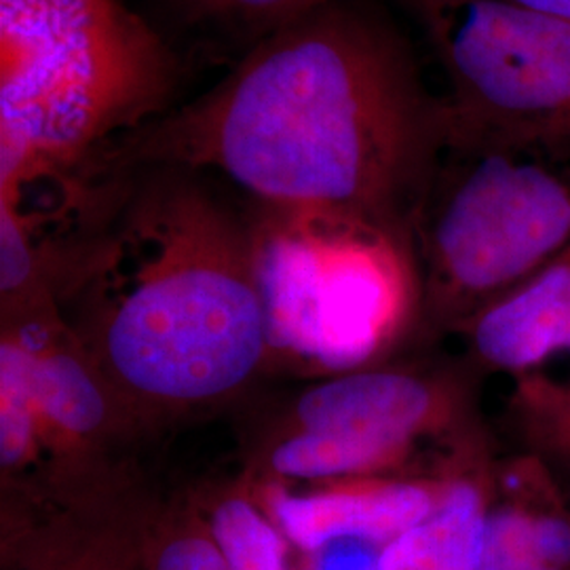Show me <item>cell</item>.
<instances>
[{"label":"cell","instance_id":"cell-18","mask_svg":"<svg viewBox=\"0 0 570 570\" xmlns=\"http://www.w3.org/2000/svg\"><path fill=\"white\" fill-rule=\"evenodd\" d=\"M505 2L529 11H537L553 20L564 21L570 26V0H505Z\"/></svg>","mask_w":570,"mask_h":570},{"label":"cell","instance_id":"cell-11","mask_svg":"<svg viewBox=\"0 0 570 570\" xmlns=\"http://www.w3.org/2000/svg\"><path fill=\"white\" fill-rule=\"evenodd\" d=\"M494 478L480 438L461 452L442 503L383 548L381 570H480Z\"/></svg>","mask_w":570,"mask_h":570},{"label":"cell","instance_id":"cell-4","mask_svg":"<svg viewBox=\"0 0 570 570\" xmlns=\"http://www.w3.org/2000/svg\"><path fill=\"white\" fill-rule=\"evenodd\" d=\"M414 216L421 313L456 330L570 247V157L537 146L444 148Z\"/></svg>","mask_w":570,"mask_h":570},{"label":"cell","instance_id":"cell-5","mask_svg":"<svg viewBox=\"0 0 570 570\" xmlns=\"http://www.w3.org/2000/svg\"><path fill=\"white\" fill-rule=\"evenodd\" d=\"M252 228L271 362L364 367L421 311L410 233L268 207Z\"/></svg>","mask_w":570,"mask_h":570},{"label":"cell","instance_id":"cell-10","mask_svg":"<svg viewBox=\"0 0 570 570\" xmlns=\"http://www.w3.org/2000/svg\"><path fill=\"white\" fill-rule=\"evenodd\" d=\"M9 570H146V513L115 503L20 518L4 537Z\"/></svg>","mask_w":570,"mask_h":570},{"label":"cell","instance_id":"cell-7","mask_svg":"<svg viewBox=\"0 0 570 570\" xmlns=\"http://www.w3.org/2000/svg\"><path fill=\"white\" fill-rule=\"evenodd\" d=\"M279 431L338 433L412 450L423 440L478 433L465 379L406 367L332 374L292 402Z\"/></svg>","mask_w":570,"mask_h":570},{"label":"cell","instance_id":"cell-12","mask_svg":"<svg viewBox=\"0 0 570 570\" xmlns=\"http://www.w3.org/2000/svg\"><path fill=\"white\" fill-rule=\"evenodd\" d=\"M416 450L338 433L277 431L258 456L249 480L282 484H320L346 478L391 475L412 471Z\"/></svg>","mask_w":570,"mask_h":570},{"label":"cell","instance_id":"cell-9","mask_svg":"<svg viewBox=\"0 0 570 570\" xmlns=\"http://www.w3.org/2000/svg\"><path fill=\"white\" fill-rule=\"evenodd\" d=\"M461 332L475 366L515 379L570 353V247L484 306Z\"/></svg>","mask_w":570,"mask_h":570},{"label":"cell","instance_id":"cell-3","mask_svg":"<svg viewBox=\"0 0 570 570\" xmlns=\"http://www.w3.org/2000/svg\"><path fill=\"white\" fill-rule=\"evenodd\" d=\"M176 75L122 0H0V184L81 164L157 119Z\"/></svg>","mask_w":570,"mask_h":570},{"label":"cell","instance_id":"cell-14","mask_svg":"<svg viewBox=\"0 0 570 570\" xmlns=\"http://www.w3.org/2000/svg\"><path fill=\"white\" fill-rule=\"evenodd\" d=\"M146 570H230L197 508L146 515Z\"/></svg>","mask_w":570,"mask_h":570},{"label":"cell","instance_id":"cell-15","mask_svg":"<svg viewBox=\"0 0 570 570\" xmlns=\"http://www.w3.org/2000/svg\"><path fill=\"white\" fill-rule=\"evenodd\" d=\"M195 21L230 26L245 32H271L330 0H174Z\"/></svg>","mask_w":570,"mask_h":570},{"label":"cell","instance_id":"cell-1","mask_svg":"<svg viewBox=\"0 0 570 570\" xmlns=\"http://www.w3.org/2000/svg\"><path fill=\"white\" fill-rule=\"evenodd\" d=\"M442 153L440 100L404 41L357 0L261 37L193 102L119 138V167L214 169L268 209L412 235Z\"/></svg>","mask_w":570,"mask_h":570},{"label":"cell","instance_id":"cell-16","mask_svg":"<svg viewBox=\"0 0 570 570\" xmlns=\"http://www.w3.org/2000/svg\"><path fill=\"white\" fill-rule=\"evenodd\" d=\"M529 452L570 469V419L529 416L511 419Z\"/></svg>","mask_w":570,"mask_h":570},{"label":"cell","instance_id":"cell-13","mask_svg":"<svg viewBox=\"0 0 570 570\" xmlns=\"http://www.w3.org/2000/svg\"><path fill=\"white\" fill-rule=\"evenodd\" d=\"M230 570H294L289 541L242 480L207 492L195 505Z\"/></svg>","mask_w":570,"mask_h":570},{"label":"cell","instance_id":"cell-17","mask_svg":"<svg viewBox=\"0 0 570 570\" xmlns=\"http://www.w3.org/2000/svg\"><path fill=\"white\" fill-rule=\"evenodd\" d=\"M385 546L367 541H338L306 551L305 570H381Z\"/></svg>","mask_w":570,"mask_h":570},{"label":"cell","instance_id":"cell-6","mask_svg":"<svg viewBox=\"0 0 570 570\" xmlns=\"http://www.w3.org/2000/svg\"><path fill=\"white\" fill-rule=\"evenodd\" d=\"M438 61L444 148L570 157V26L505 0H404Z\"/></svg>","mask_w":570,"mask_h":570},{"label":"cell","instance_id":"cell-2","mask_svg":"<svg viewBox=\"0 0 570 570\" xmlns=\"http://www.w3.org/2000/svg\"><path fill=\"white\" fill-rule=\"evenodd\" d=\"M61 261V322L136 428L220 406L271 364L254 228L180 167H144Z\"/></svg>","mask_w":570,"mask_h":570},{"label":"cell","instance_id":"cell-8","mask_svg":"<svg viewBox=\"0 0 570 570\" xmlns=\"http://www.w3.org/2000/svg\"><path fill=\"white\" fill-rule=\"evenodd\" d=\"M475 440L456 446L449 463L433 473L346 478L303 490L249 478L245 482L289 546L305 553L338 541L387 546L442 503L461 452Z\"/></svg>","mask_w":570,"mask_h":570}]
</instances>
